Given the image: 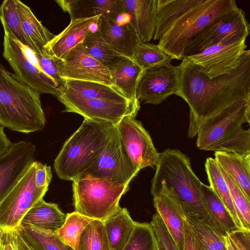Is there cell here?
<instances>
[{"mask_svg": "<svg viewBox=\"0 0 250 250\" xmlns=\"http://www.w3.org/2000/svg\"><path fill=\"white\" fill-rule=\"evenodd\" d=\"M180 87L176 95L190 108L188 136H195L198 125L233 103L250 99V50H245L231 73L210 79L188 58L178 66Z\"/></svg>", "mask_w": 250, "mask_h": 250, "instance_id": "obj_1", "label": "cell"}, {"mask_svg": "<svg viewBox=\"0 0 250 250\" xmlns=\"http://www.w3.org/2000/svg\"><path fill=\"white\" fill-rule=\"evenodd\" d=\"M155 167L151 186L164 182L173 189L182 208L219 234L227 235L205 205L201 189L203 183L193 172L189 158L178 149L167 148L160 153Z\"/></svg>", "mask_w": 250, "mask_h": 250, "instance_id": "obj_2", "label": "cell"}, {"mask_svg": "<svg viewBox=\"0 0 250 250\" xmlns=\"http://www.w3.org/2000/svg\"><path fill=\"white\" fill-rule=\"evenodd\" d=\"M45 123L40 94L0 62V125L27 134L42 130Z\"/></svg>", "mask_w": 250, "mask_h": 250, "instance_id": "obj_3", "label": "cell"}, {"mask_svg": "<svg viewBox=\"0 0 250 250\" xmlns=\"http://www.w3.org/2000/svg\"><path fill=\"white\" fill-rule=\"evenodd\" d=\"M115 126L110 123L84 118L54 160L58 176L72 181L83 174L100 155Z\"/></svg>", "mask_w": 250, "mask_h": 250, "instance_id": "obj_4", "label": "cell"}, {"mask_svg": "<svg viewBox=\"0 0 250 250\" xmlns=\"http://www.w3.org/2000/svg\"><path fill=\"white\" fill-rule=\"evenodd\" d=\"M250 99L236 102L197 126V147L215 152H250V130L242 125L250 122Z\"/></svg>", "mask_w": 250, "mask_h": 250, "instance_id": "obj_5", "label": "cell"}, {"mask_svg": "<svg viewBox=\"0 0 250 250\" xmlns=\"http://www.w3.org/2000/svg\"><path fill=\"white\" fill-rule=\"evenodd\" d=\"M237 7L234 0H196L166 29L158 45L172 59L181 60L186 47L198 32Z\"/></svg>", "mask_w": 250, "mask_h": 250, "instance_id": "obj_6", "label": "cell"}, {"mask_svg": "<svg viewBox=\"0 0 250 250\" xmlns=\"http://www.w3.org/2000/svg\"><path fill=\"white\" fill-rule=\"evenodd\" d=\"M72 182L75 211L102 221L120 207V199L129 188V184L90 176L79 177Z\"/></svg>", "mask_w": 250, "mask_h": 250, "instance_id": "obj_7", "label": "cell"}, {"mask_svg": "<svg viewBox=\"0 0 250 250\" xmlns=\"http://www.w3.org/2000/svg\"><path fill=\"white\" fill-rule=\"evenodd\" d=\"M4 29L3 58L14 73L23 82L41 94H49L58 98L61 94L55 82L39 67L33 52L12 36L6 26Z\"/></svg>", "mask_w": 250, "mask_h": 250, "instance_id": "obj_8", "label": "cell"}, {"mask_svg": "<svg viewBox=\"0 0 250 250\" xmlns=\"http://www.w3.org/2000/svg\"><path fill=\"white\" fill-rule=\"evenodd\" d=\"M36 161L0 203V229H17L25 214L43 199L48 187H38L35 181Z\"/></svg>", "mask_w": 250, "mask_h": 250, "instance_id": "obj_9", "label": "cell"}, {"mask_svg": "<svg viewBox=\"0 0 250 250\" xmlns=\"http://www.w3.org/2000/svg\"><path fill=\"white\" fill-rule=\"evenodd\" d=\"M250 29L244 11L237 7L198 32L186 47L183 58L226 41L246 39Z\"/></svg>", "mask_w": 250, "mask_h": 250, "instance_id": "obj_10", "label": "cell"}, {"mask_svg": "<svg viewBox=\"0 0 250 250\" xmlns=\"http://www.w3.org/2000/svg\"><path fill=\"white\" fill-rule=\"evenodd\" d=\"M58 100L65 107L63 112H72L94 121L117 125L123 118L136 117L140 109L139 101L83 99L61 95Z\"/></svg>", "mask_w": 250, "mask_h": 250, "instance_id": "obj_11", "label": "cell"}, {"mask_svg": "<svg viewBox=\"0 0 250 250\" xmlns=\"http://www.w3.org/2000/svg\"><path fill=\"white\" fill-rule=\"evenodd\" d=\"M116 127L128 157L139 172L146 167H154L160 157L149 133L135 117L123 118Z\"/></svg>", "mask_w": 250, "mask_h": 250, "instance_id": "obj_12", "label": "cell"}, {"mask_svg": "<svg viewBox=\"0 0 250 250\" xmlns=\"http://www.w3.org/2000/svg\"><path fill=\"white\" fill-rule=\"evenodd\" d=\"M138 172L128 157L115 126L109 140L96 161L79 177L90 176L108 178L129 184Z\"/></svg>", "mask_w": 250, "mask_h": 250, "instance_id": "obj_13", "label": "cell"}, {"mask_svg": "<svg viewBox=\"0 0 250 250\" xmlns=\"http://www.w3.org/2000/svg\"><path fill=\"white\" fill-rule=\"evenodd\" d=\"M246 40L226 41L186 58L210 79L229 74L237 68L246 50Z\"/></svg>", "mask_w": 250, "mask_h": 250, "instance_id": "obj_14", "label": "cell"}, {"mask_svg": "<svg viewBox=\"0 0 250 250\" xmlns=\"http://www.w3.org/2000/svg\"><path fill=\"white\" fill-rule=\"evenodd\" d=\"M180 82L179 68L171 64L143 70L136 89L140 103L159 104L178 92Z\"/></svg>", "mask_w": 250, "mask_h": 250, "instance_id": "obj_15", "label": "cell"}, {"mask_svg": "<svg viewBox=\"0 0 250 250\" xmlns=\"http://www.w3.org/2000/svg\"><path fill=\"white\" fill-rule=\"evenodd\" d=\"M59 72L64 80L95 82L113 87L108 69L86 52L83 42L60 60Z\"/></svg>", "mask_w": 250, "mask_h": 250, "instance_id": "obj_16", "label": "cell"}, {"mask_svg": "<svg viewBox=\"0 0 250 250\" xmlns=\"http://www.w3.org/2000/svg\"><path fill=\"white\" fill-rule=\"evenodd\" d=\"M36 149L32 143L22 141L0 156V203L35 161Z\"/></svg>", "mask_w": 250, "mask_h": 250, "instance_id": "obj_17", "label": "cell"}, {"mask_svg": "<svg viewBox=\"0 0 250 250\" xmlns=\"http://www.w3.org/2000/svg\"><path fill=\"white\" fill-rule=\"evenodd\" d=\"M156 212L160 216L178 250H183L184 218L181 204L173 189L161 182L151 186Z\"/></svg>", "mask_w": 250, "mask_h": 250, "instance_id": "obj_18", "label": "cell"}, {"mask_svg": "<svg viewBox=\"0 0 250 250\" xmlns=\"http://www.w3.org/2000/svg\"><path fill=\"white\" fill-rule=\"evenodd\" d=\"M97 28L102 38L115 52L132 59L138 45L142 42L130 21L119 23L111 18L101 16Z\"/></svg>", "mask_w": 250, "mask_h": 250, "instance_id": "obj_19", "label": "cell"}, {"mask_svg": "<svg viewBox=\"0 0 250 250\" xmlns=\"http://www.w3.org/2000/svg\"><path fill=\"white\" fill-rule=\"evenodd\" d=\"M101 16L71 20L69 25L54 36L44 50L56 59L62 60L71 49L83 42Z\"/></svg>", "mask_w": 250, "mask_h": 250, "instance_id": "obj_20", "label": "cell"}, {"mask_svg": "<svg viewBox=\"0 0 250 250\" xmlns=\"http://www.w3.org/2000/svg\"><path fill=\"white\" fill-rule=\"evenodd\" d=\"M71 20L103 16L117 21L125 13L123 0H58Z\"/></svg>", "mask_w": 250, "mask_h": 250, "instance_id": "obj_21", "label": "cell"}, {"mask_svg": "<svg viewBox=\"0 0 250 250\" xmlns=\"http://www.w3.org/2000/svg\"><path fill=\"white\" fill-rule=\"evenodd\" d=\"M125 13L130 16L142 42H148L154 37L157 12V0H123Z\"/></svg>", "mask_w": 250, "mask_h": 250, "instance_id": "obj_22", "label": "cell"}, {"mask_svg": "<svg viewBox=\"0 0 250 250\" xmlns=\"http://www.w3.org/2000/svg\"><path fill=\"white\" fill-rule=\"evenodd\" d=\"M215 160L250 201V152H215Z\"/></svg>", "mask_w": 250, "mask_h": 250, "instance_id": "obj_23", "label": "cell"}, {"mask_svg": "<svg viewBox=\"0 0 250 250\" xmlns=\"http://www.w3.org/2000/svg\"><path fill=\"white\" fill-rule=\"evenodd\" d=\"M113 85L126 98L139 101L136 89L143 70L132 59L124 57L117 63L107 68Z\"/></svg>", "mask_w": 250, "mask_h": 250, "instance_id": "obj_24", "label": "cell"}, {"mask_svg": "<svg viewBox=\"0 0 250 250\" xmlns=\"http://www.w3.org/2000/svg\"><path fill=\"white\" fill-rule=\"evenodd\" d=\"M16 1L29 48L34 53L42 54L44 47L55 35L42 24L29 6L19 0Z\"/></svg>", "mask_w": 250, "mask_h": 250, "instance_id": "obj_25", "label": "cell"}, {"mask_svg": "<svg viewBox=\"0 0 250 250\" xmlns=\"http://www.w3.org/2000/svg\"><path fill=\"white\" fill-rule=\"evenodd\" d=\"M66 217V214L57 204L46 202L42 199L25 214L20 225H30L56 233L64 224Z\"/></svg>", "mask_w": 250, "mask_h": 250, "instance_id": "obj_26", "label": "cell"}, {"mask_svg": "<svg viewBox=\"0 0 250 250\" xmlns=\"http://www.w3.org/2000/svg\"><path fill=\"white\" fill-rule=\"evenodd\" d=\"M61 95L83 99L128 100L110 85L95 82L73 80H65V86Z\"/></svg>", "mask_w": 250, "mask_h": 250, "instance_id": "obj_27", "label": "cell"}, {"mask_svg": "<svg viewBox=\"0 0 250 250\" xmlns=\"http://www.w3.org/2000/svg\"><path fill=\"white\" fill-rule=\"evenodd\" d=\"M103 222L110 250H123L131 235L136 223L128 210L120 207Z\"/></svg>", "mask_w": 250, "mask_h": 250, "instance_id": "obj_28", "label": "cell"}, {"mask_svg": "<svg viewBox=\"0 0 250 250\" xmlns=\"http://www.w3.org/2000/svg\"><path fill=\"white\" fill-rule=\"evenodd\" d=\"M209 187L223 204L239 229H242L228 185L214 159L208 157L205 164Z\"/></svg>", "mask_w": 250, "mask_h": 250, "instance_id": "obj_29", "label": "cell"}, {"mask_svg": "<svg viewBox=\"0 0 250 250\" xmlns=\"http://www.w3.org/2000/svg\"><path fill=\"white\" fill-rule=\"evenodd\" d=\"M17 229L32 250H74L55 232L27 225H21Z\"/></svg>", "mask_w": 250, "mask_h": 250, "instance_id": "obj_30", "label": "cell"}, {"mask_svg": "<svg viewBox=\"0 0 250 250\" xmlns=\"http://www.w3.org/2000/svg\"><path fill=\"white\" fill-rule=\"evenodd\" d=\"M182 210L185 220L198 239L203 250H227L225 236L203 222L193 213L183 208Z\"/></svg>", "mask_w": 250, "mask_h": 250, "instance_id": "obj_31", "label": "cell"}, {"mask_svg": "<svg viewBox=\"0 0 250 250\" xmlns=\"http://www.w3.org/2000/svg\"><path fill=\"white\" fill-rule=\"evenodd\" d=\"M82 42L86 52L107 68L124 57L105 42L97 28L94 31H91Z\"/></svg>", "mask_w": 250, "mask_h": 250, "instance_id": "obj_32", "label": "cell"}, {"mask_svg": "<svg viewBox=\"0 0 250 250\" xmlns=\"http://www.w3.org/2000/svg\"><path fill=\"white\" fill-rule=\"evenodd\" d=\"M205 205L212 217L227 234L239 229L229 212L209 186L202 184L201 187Z\"/></svg>", "mask_w": 250, "mask_h": 250, "instance_id": "obj_33", "label": "cell"}, {"mask_svg": "<svg viewBox=\"0 0 250 250\" xmlns=\"http://www.w3.org/2000/svg\"><path fill=\"white\" fill-rule=\"evenodd\" d=\"M92 220L75 211L67 213L64 224L56 233L65 244L74 250H78L81 236Z\"/></svg>", "mask_w": 250, "mask_h": 250, "instance_id": "obj_34", "label": "cell"}, {"mask_svg": "<svg viewBox=\"0 0 250 250\" xmlns=\"http://www.w3.org/2000/svg\"><path fill=\"white\" fill-rule=\"evenodd\" d=\"M78 250H110L103 221L93 219L83 231Z\"/></svg>", "mask_w": 250, "mask_h": 250, "instance_id": "obj_35", "label": "cell"}, {"mask_svg": "<svg viewBox=\"0 0 250 250\" xmlns=\"http://www.w3.org/2000/svg\"><path fill=\"white\" fill-rule=\"evenodd\" d=\"M132 59L143 70L170 64L172 60L158 44L142 42L138 45Z\"/></svg>", "mask_w": 250, "mask_h": 250, "instance_id": "obj_36", "label": "cell"}, {"mask_svg": "<svg viewBox=\"0 0 250 250\" xmlns=\"http://www.w3.org/2000/svg\"><path fill=\"white\" fill-rule=\"evenodd\" d=\"M0 20L12 36L22 45L29 47V43L22 30L16 0H4L0 6Z\"/></svg>", "mask_w": 250, "mask_h": 250, "instance_id": "obj_37", "label": "cell"}, {"mask_svg": "<svg viewBox=\"0 0 250 250\" xmlns=\"http://www.w3.org/2000/svg\"><path fill=\"white\" fill-rule=\"evenodd\" d=\"M220 169L229 188L242 228L250 230V201L231 178L223 170Z\"/></svg>", "mask_w": 250, "mask_h": 250, "instance_id": "obj_38", "label": "cell"}, {"mask_svg": "<svg viewBox=\"0 0 250 250\" xmlns=\"http://www.w3.org/2000/svg\"><path fill=\"white\" fill-rule=\"evenodd\" d=\"M155 240L150 223H135L131 235L123 250H155Z\"/></svg>", "mask_w": 250, "mask_h": 250, "instance_id": "obj_39", "label": "cell"}, {"mask_svg": "<svg viewBox=\"0 0 250 250\" xmlns=\"http://www.w3.org/2000/svg\"><path fill=\"white\" fill-rule=\"evenodd\" d=\"M150 225L155 240V250H178L158 213L154 214Z\"/></svg>", "mask_w": 250, "mask_h": 250, "instance_id": "obj_40", "label": "cell"}, {"mask_svg": "<svg viewBox=\"0 0 250 250\" xmlns=\"http://www.w3.org/2000/svg\"><path fill=\"white\" fill-rule=\"evenodd\" d=\"M34 54L39 68L55 82L62 92L65 86V80L60 74V60L47 54L44 49L42 54L34 52Z\"/></svg>", "mask_w": 250, "mask_h": 250, "instance_id": "obj_41", "label": "cell"}, {"mask_svg": "<svg viewBox=\"0 0 250 250\" xmlns=\"http://www.w3.org/2000/svg\"><path fill=\"white\" fill-rule=\"evenodd\" d=\"M0 250H32L18 229H0Z\"/></svg>", "mask_w": 250, "mask_h": 250, "instance_id": "obj_42", "label": "cell"}, {"mask_svg": "<svg viewBox=\"0 0 250 250\" xmlns=\"http://www.w3.org/2000/svg\"><path fill=\"white\" fill-rule=\"evenodd\" d=\"M227 234L234 250H250V230L240 229Z\"/></svg>", "mask_w": 250, "mask_h": 250, "instance_id": "obj_43", "label": "cell"}, {"mask_svg": "<svg viewBox=\"0 0 250 250\" xmlns=\"http://www.w3.org/2000/svg\"><path fill=\"white\" fill-rule=\"evenodd\" d=\"M52 177L50 166L36 161L35 181L38 187H48Z\"/></svg>", "mask_w": 250, "mask_h": 250, "instance_id": "obj_44", "label": "cell"}, {"mask_svg": "<svg viewBox=\"0 0 250 250\" xmlns=\"http://www.w3.org/2000/svg\"><path fill=\"white\" fill-rule=\"evenodd\" d=\"M183 250H203L198 239L184 216Z\"/></svg>", "mask_w": 250, "mask_h": 250, "instance_id": "obj_45", "label": "cell"}, {"mask_svg": "<svg viewBox=\"0 0 250 250\" xmlns=\"http://www.w3.org/2000/svg\"><path fill=\"white\" fill-rule=\"evenodd\" d=\"M11 144L4 132L3 127L0 125V156L9 149Z\"/></svg>", "mask_w": 250, "mask_h": 250, "instance_id": "obj_46", "label": "cell"}, {"mask_svg": "<svg viewBox=\"0 0 250 250\" xmlns=\"http://www.w3.org/2000/svg\"><path fill=\"white\" fill-rule=\"evenodd\" d=\"M225 240H226L227 250H234L232 246V245L231 244L230 240H229L228 236L227 235V234L225 236Z\"/></svg>", "mask_w": 250, "mask_h": 250, "instance_id": "obj_47", "label": "cell"}]
</instances>
